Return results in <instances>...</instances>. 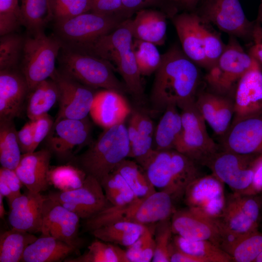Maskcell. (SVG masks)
<instances>
[{
  "label": "cell",
  "mask_w": 262,
  "mask_h": 262,
  "mask_svg": "<svg viewBox=\"0 0 262 262\" xmlns=\"http://www.w3.org/2000/svg\"><path fill=\"white\" fill-rule=\"evenodd\" d=\"M24 36L17 32L0 36V70L19 68Z\"/></svg>",
  "instance_id": "obj_44"
},
{
  "label": "cell",
  "mask_w": 262,
  "mask_h": 262,
  "mask_svg": "<svg viewBox=\"0 0 262 262\" xmlns=\"http://www.w3.org/2000/svg\"><path fill=\"white\" fill-rule=\"evenodd\" d=\"M35 120H30L17 131V137L22 154L33 152Z\"/></svg>",
  "instance_id": "obj_51"
},
{
  "label": "cell",
  "mask_w": 262,
  "mask_h": 262,
  "mask_svg": "<svg viewBox=\"0 0 262 262\" xmlns=\"http://www.w3.org/2000/svg\"><path fill=\"white\" fill-rule=\"evenodd\" d=\"M46 196L29 191L16 198L10 205L9 222L12 228L31 233L41 232L43 207Z\"/></svg>",
  "instance_id": "obj_20"
},
{
  "label": "cell",
  "mask_w": 262,
  "mask_h": 262,
  "mask_svg": "<svg viewBox=\"0 0 262 262\" xmlns=\"http://www.w3.org/2000/svg\"><path fill=\"white\" fill-rule=\"evenodd\" d=\"M66 262H129L126 250L115 244L96 239L88 250L76 258L66 259Z\"/></svg>",
  "instance_id": "obj_39"
},
{
  "label": "cell",
  "mask_w": 262,
  "mask_h": 262,
  "mask_svg": "<svg viewBox=\"0 0 262 262\" xmlns=\"http://www.w3.org/2000/svg\"><path fill=\"white\" fill-rule=\"evenodd\" d=\"M115 169L123 177L137 197H146L156 192L145 170L136 161L126 159Z\"/></svg>",
  "instance_id": "obj_37"
},
{
  "label": "cell",
  "mask_w": 262,
  "mask_h": 262,
  "mask_svg": "<svg viewBox=\"0 0 262 262\" xmlns=\"http://www.w3.org/2000/svg\"><path fill=\"white\" fill-rule=\"evenodd\" d=\"M23 25L27 31L45 30L52 21L50 0H21Z\"/></svg>",
  "instance_id": "obj_40"
},
{
  "label": "cell",
  "mask_w": 262,
  "mask_h": 262,
  "mask_svg": "<svg viewBox=\"0 0 262 262\" xmlns=\"http://www.w3.org/2000/svg\"><path fill=\"white\" fill-rule=\"evenodd\" d=\"M22 183L15 170L1 167L0 168V194L6 197L10 205L22 194Z\"/></svg>",
  "instance_id": "obj_50"
},
{
  "label": "cell",
  "mask_w": 262,
  "mask_h": 262,
  "mask_svg": "<svg viewBox=\"0 0 262 262\" xmlns=\"http://www.w3.org/2000/svg\"><path fill=\"white\" fill-rule=\"evenodd\" d=\"M81 218L46 196L43 207L42 235L54 237L77 247Z\"/></svg>",
  "instance_id": "obj_16"
},
{
  "label": "cell",
  "mask_w": 262,
  "mask_h": 262,
  "mask_svg": "<svg viewBox=\"0 0 262 262\" xmlns=\"http://www.w3.org/2000/svg\"><path fill=\"white\" fill-rule=\"evenodd\" d=\"M62 46L56 36L46 35L45 30L27 31L19 69L27 81L29 92L52 75Z\"/></svg>",
  "instance_id": "obj_5"
},
{
  "label": "cell",
  "mask_w": 262,
  "mask_h": 262,
  "mask_svg": "<svg viewBox=\"0 0 262 262\" xmlns=\"http://www.w3.org/2000/svg\"><path fill=\"white\" fill-rule=\"evenodd\" d=\"M51 155L47 148L22 154L15 171L28 191L38 193L47 189L49 184L48 172Z\"/></svg>",
  "instance_id": "obj_24"
},
{
  "label": "cell",
  "mask_w": 262,
  "mask_h": 262,
  "mask_svg": "<svg viewBox=\"0 0 262 262\" xmlns=\"http://www.w3.org/2000/svg\"><path fill=\"white\" fill-rule=\"evenodd\" d=\"M172 149L154 150L142 167L151 183L161 190H164L170 182Z\"/></svg>",
  "instance_id": "obj_38"
},
{
  "label": "cell",
  "mask_w": 262,
  "mask_h": 262,
  "mask_svg": "<svg viewBox=\"0 0 262 262\" xmlns=\"http://www.w3.org/2000/svg\"><path fill=\"white\" fill-rule=\"evenodd\" d=\"M58 90L59 110L54 121L64 118L82 119L89 114L96 92L56 68L50 77Z\"/></svg>",
  "instance_id": "obj_12"
},
{
  "label": "cell",
  "mask_w": 262,
  "mask_h": 262,
  "mask_svg": "<svg viewBox=\"0 0 262 262\" xmlns=\"http://www.w3.org/2000/svg\"><path fill=\"white\" fill-rule=\"evenodd\" d=\"M173 22L184 53L197 66L208 69L199 16L193 13H182L175 16Z\"/></svg>",
  "instance_id": "obj_25"
},
{
  "label": "cell",
  "mask_w": 262,
  "mask_h": 262,
  "mask_svg": "<svg viewBox=\"0 0 262 262\" xmlns=\"http://www.w3.org/2000/svg\"><path fill=\"white\" fill-rule=\"evenodd\" d=\"M122 7V0H94L91 11L102 15L120 16Z\"/></svg>",
  "instance_id": "obj_53"
},
{
  "label": "cell",
  "mask_w": 262,
  "mask_h": 262,
  "mask_svg": "<svg viewBox=\"0 0 262 262\" xmlns=\"http://www.w3.org/2000/svg\"><path fill=\"white\" fill-rule=\"evenodd\" d=\"M256 22L262 26V2H261V4L260 5Z\"/></svg>",
  "instance_id": "obj_61"
},
{
  "label": "cell",
  "mask_w": 262,
  "mask_h": 262,
  "mask_svg": "<svg viewBox=\"0 0 262 262\" xmlns=\"http://www.w3.org/2000/svg\"><path fill=\"white\" fill-rule=\"evenodd\" d=\"M94 0H50L52 21L68 19L90 12Z\"/></svg>",
  "instance_id": "obj_46"
},
{
  "label": "cell",
  "mask_w": 262,
  "mask_h": 262,
  "mask_svg": "<svg viewBox=\"0 0 262 262\" xmlns=\"http://www.w3.org/2000/svg\"><path fill=\"white\" fill-rule=\"evenodd\" d=\"M100 182L107 199L112 205H126L138 198L123 177L115 169L105 176Z\"/></svg>",
  "instance_id": "obj_42"
},
{
  "label": "cell",
  "mask_w": 262,
  "mask_h": 262,
  "mask_svg": "<svg viewBox=\"0 0 262 262\" xmlns=\"http://www.w3.org/2000/svg\"><path fill=\"white\" fill-rule=\"evenodd\" d=\"M196 106L205 121L216 135L221 137L230 127L234 115V100L212 91L196 94Z\"/></svg>",
  "instance_id": "obj_19"
},
{
  "label": "cell",
  "mask_w": 262,
  "mask_h": 262,
  "mask_svg": "<svg viewBox=\"0 0 262 262\" xmlns=\"http://www.w3.org/2000/svg\"><path fill=\"white\" fill-rule=\"evenodd\" d=\"M224 184L212 174L201 175L186 188L184 202L188 208L216 221L225 206Z\"/></svg>",
  "instance_id": "obj_14"
},
{
  "label": "cell",
  "mask_w": 262,
  "mask_h": 262,
  "mask_svg": "<svg viewBox=\"0 0 262 262\" xmlns=\"http://www.w3.org/2000/svg\"><path fill=\"white\" fill-rule=\"evenodd\" d=\"M261 194H262V192H261Z\"/></svg>",
  "instance_id": "obj_63"
},
{
  "label": "cell",
  "mask_w": 262,
  "mask_h": 262,
  "mask_svg": "<svg viewBox=\"0 0 262 262\" xmlns=\"http://www.w3.org/2000/svg\"><path fill=\"white\" fill-rule=\"evenodd\" d=\"M155 230V249L152 262H170L169 246L173 232L170 218L158 222Z\"/></svg>",
  "instance_id": "obj_48"
},
{
  "label": "cell",
  "mask_w": 262,
  "mask_h": 262,
  "mask_svg": "<svg viewBox=\"0 0 262 262\" xmlns=\"http://www.w3.org/2000/svg\"><path fill=\"white\" fill-rule=\"evenodd\" d=\"M178 108L181 110L182 130L175 149L198 165L205 166L207 161L219 151L220 146L209 136L206 121L195 99Z\"/></svg>",
  "instance_id": "obj_8"
},
{
  "label": "cell",
  "mask_w": 262,
  "mask_h": 262,
  "mask_svg": "<svg viewBox=\"0 0 262 262\" xmlns=\"http://www.w3.org/2000/svg\"><path fill=\"white\" fill-rule=\"evenodd\" d=\"M77 247L54 237L42 235L26 248L21 262H56L65 260Z\"/></svg>",
  "instance_id": "obj_28"
},
{
  "label": "cell",
  "mask_w": 262,
  "mask_h": 262,
  "mask_svg": "<svg viewBox=\"0 0 262 262\" xmlns=\"http://www.w3.org/2000/svg\"><path fill=\"white\" fill-rule=\"evenodd\" d=\"M22 26L19 0H0V35L17 32Z\"/></svg>",
  "instance_id": "obj_47"
},
{
  "label": "cell",
  "mask_w": 262,
  "mask_h": 262,
  "mask_svg": "<svg viewBox=\"0 0 262 262\" xmlns=\"http://www.w3.org/2000/svg\"><path fill=\"white\" fill-rule=\"evenodd\" d=\"M198 15L205 22L242 39L253 40L260 26L247 18L239 0H204Z\"/></svg>",
  "instance_id": "obj_10"
},
{
  "label": "cell",
  "mask_w": 262,
  "mask_h": 262,
  "mask_svg": "<svg viewBox=\"0 0 262 262\" xmlns=\"http://www.w3.org/2000/svg\"><path fill=\"white\" fill-rule=\"evenodd\" d=\"M233 100L232 122L262 110V66L248 71L240 78Z\"/></svg>",
  "instance_id": "obj_23"
},
{
  "label": "cell",
  "mask_w": 262,
  "mask_h": 262,
  "mask_svg": "<svg viewBox=\"0 0 262 262\" xmlns=\"http://www.w3.org/2000/svg\"><path fill=\"white\" fill-rule=\"evenodd\" d=\"M199 0H176L182 7L186 9H193L197 5Z\"/></svg>",
  "instance_id": "obj_59"
},
{
  "label": "cell",
  "mask_w": 262,
  "mask_h": 262,
  "mask_svg": "<svg viewBox=\"0 0 262 262\" xmlns=\"http://www.w3.org/2000/svg\"><path fill=\"white\" fill-rule=\"evenodd\" d=\"M54 121L51 117L46 114L35 120V127L33 150L34 151L40 143L44 140L53 126Z\"/></svg>",
  "instance_id": "obj_52"
},
{
  "label": "cell",
  "mask_w": 262,
  "mask_h": 262,
  "mask_svg": "<svg viewBox=\"0 0 262 262\" xmlns=\"http://www.w3.org/2000/svg\"><path fill=\"white\" fill-rule=\"evenodd\" d=\"M131 112L123 94L103 89L96 92L89 114L96 124L105 129L124 123Z\"/></svg>",
  "instance_id": "obj_22"
},
{
  "label": "cell",
  "mask_w": 262,
  "mask_h": 262,
  "mask_svg": "<svg viewBox=\"0 0 262 262\" xmlns=\"http://www.w3.org/2000/svg\"><path fill=\"white\" fill-rule=\"evenodd\" d=\"M262 192V154L258 155L254 161V176L252 183L246 195H257Z\"/></svg>",
  "instance_id": "obj_55"
},
{
  "label": "cell",
  "mask_w": 262,
  "mask_h": 262,
  "mask_svg": "<svg viewBox=\"0 0 262 262\" xmlns=\"http://www.w3.org/2000/svg\"><path fill=\"white\" fill-rule=\"evenodd\" d=\"M130 151L127 127L123 123L104 129L84 152L71 160L86 175L100 182L128 158Z\"/></svg>",
  "instance_id": "obj_2"
},
{
  "label": "cell",
  "mask_w": 262,
  "mask_h": 262,
  "mask_svg": "<svg viewBox=\"0 0 262 262\" xmlns=\"http://www.w3.org/2000/svg\"><path fill=\"white\" fill-rule=\"evenodd\" d=\"M92 124L88 117L82 119L64 118L54 121L46 138L47 148L63 160H71L74 149L91 141Z\"/></svg>",
  "instance_id": "obj_13"
},
{
  "label": "cell",
  "mask_w": 262,
  "mask_h": 262,
  "mask_svg": "<svg viewBox=\"0 0 262 262\" xmlns=\"http://www.w3.org/2000/svg\"><path fill=\"white\" fill-rule=\"evenodd\" d=\"M150 100L154 110L161 112L169 104L178 107L195 99L200 81L197 66L179 47L162 55L155 71Z\"/></svg>",
  "instance_id": "obj_1"
},
{
  "label": "cell",
  "mask_w": 262,
  "mask_h": 262,
  "mask_svg": "<svg viewBox=\"0 0 262 262\" xmlns=\"http://www.w3.org/2000/svg\"><path fill=\"white\" fill-rule=\"evenodd\" d=\"M221 138L223 150L246 155L262 154V110L232 121Z\"/></svg>",
  "instance_id": "obj_15"
},
{
  "label": "cell",
  "mask_w": 262,
  "mask_h": 262,
  "mask_svg": "<svg viewBox=\"0 0 262 262\" xmlns=\"http://www.w3.org/2000/svg\"><path fill=\"white\" fill-rule=\"evenodd\" d=\"M221 248L235 262H254L262 251V232L258 230L224 241Z\"/></svg>",
  "instance_id": "obj_32"
},
{
  "label": "cell",
  "mask_w": 262,
  "mask_h": 262,
  "mask_svg": "<svg viewBox=\"0 0 262 262\" xmlns=\"http://www.w3.org/2000/svg\"><path fill=\"white\" fill-rule=\"evenodd\" d=\"M124 20L118 15L88 12L68 19L53 22L54 35L63 45L86 49Z\"/></svg>",
  "instance_id": "obj_6"
},
{
  "label": "cell",
  "mask_w": 262,
  "mask_h": 262,
  "mask_svg": "<svg viewBox=\"0 0 262 262\" xmlns=\"http://www.w3.org/2000/svg\"><path fill=\"white\" fill-rule=\"evenodd\" d=\"M133 39L130 19L128 18L83 50L107 61L113 66L122 54L132 48Z\"/></svg>",
  "instance_id": "obj_26"
},
{
  "label": "cell",
  "mask_w": 262,
  "mask_h": 262,
  "mask_svg": "<svg viewBox=\"0 0 262 262\" xmlns=\"http://www.w3.org/2000/svg\"><path fill=\"white\" fill-rule=\"evenodd\" d=\"M86 174L81 168L70 164L56 166L49 168L48 180L61 191H67L81 187Z\"/></svg>",
  "instance_id": "obj_43"
},
{
  "label": "cell",
  "mask_w": 262,
  "mask_h": 262,
  "mask_svg": "<svg viewBox=\"0 0 262 262\" xmlns=\"http://www.w3.org/2000/svg\"><path fill=\"white\" fill-rule=\"evenodd\" d=\"M262 207V198L257 195L235 192L227 195L223 212L216 220L222 242L258 230Z\"/></svg>",
  "instance_id": "obj_9"
},
{
  "label": "cell",
  "mask_w": 262,
  "mask_h": 262,
  "mask_svg": "<svg viewBox=\"0 0 262 262\" xmlns=\"http://www.w3.org/2000/svg\"><path fill=\"white\" fill-rule=\"evenodd\" d=\"M48 196L59 202L71 203L81 207L90 218L111 205L100 182L89 175L81 187L70 191L51 192Z\"/></svg>",
  "instance_id": "obj_21"
},
{
  "label": "cell",
  "mask_w": 262,
  "mask_h": 262,
  "mask_svg": "<svg viewBox=\"0 0 262 262\" xmlns=\"http://www.w3.org/2000/svg\"><path fill=\"white\" fill-rule=\"evenodd\" d=\"M173 234L194 240H208L221 247L223 236L216 220L188 208L174 212Z\"/></svg>",
  "instance_id": "obj_17"
},
{
  "label": "cell",
  "mask_w": 262,
  "mask_h": 262,
  "mask_svg": "<svg viewBox=\"0 0 262 262\" xmlns=\"http://www.w3.org/2000/svg\"><path fill=\"white\" fill-rule=\"evenodd\" d=\"M257 32L253 40L254 44L249 54L262 66V28Z\"/></svg>",
  "instance_id": "obj_58"
},
{
  "label": "cell",
  "mask_w": 262,
  "mask_h": 262,
  "mask_svg": "<svg viewBox=\"0 0 262 262\" xmlns=\"http://www.w3.org/2000/svg\"><path fill=\"white\" fill-rule=\"evenodd\" d=\"M170 262H201L196 257L178 248L171 241L169 246Z\"/></svg>",
  "instance_id": "obj_57"
},
{
  "label": "cell",
  "mask_w": 262,
  "mask_h": 262,
  "mask_svg": "<svg viewBox=\"0 0 262 262\" xmlns=\"http://www.w3.org/2000/svg\"><path fill=\"white\" fill-rule=\"evenodd\" d=\"M254 262H262V251L256 258Z\"/></svg>",
  "instance_id": "obj_62"
},
{
  "label": "cell",
  "mask_w": 262,
  "mask_h": 262,
  "mask_svg": "<svg viewBox=\"0 0 262 262\" xmlns=\"http://www.w3.org/2000/svg\"><path fill=\"white\" fill-rule=\"evenodd\" d=\"M215 64L205 79L211 91L230 97L240 78L248 71L262 65L246 53L235 37L231 36Z\"/></svg>",
  "instance_id": "obj_7"
},
{
  "label": "cell",
  "mask_w": 262,
  "mask_h": 262,
  "mask_svg": "<svg viewBox=\"0 0 262 262\" xmlns=\"http://www.w3.org/2000/svg\"><path fill=\"white\" fill-rule=\"evenodd\" d=\"M173 199L161 190L122 206L110 205L85 220L84 229L91 231L118 221H129L143 225L170 218L174 213Z\"/></svg>",
  "instance_id": "obj_3"
},
{
  "label": "cell",
  "mask_w": 262,
  "mask_h": 262,
  "mask_svg": "<svg viewBox=\"0 0 262 262\" xmlns=\"http://www.w3.org/2000/svg\"><path fill=\"white\" fill-rule=\"evenodd\" d=\"M29 92L28 83L19 68L0 70V119L20 116Z\"/></svg>",
  "instance_id": "obj_18"
},
{
  "label": "cell",
  "mask_w": 262,
  "mask_h": 262,
  "mask_svg": "<svg viewBox=\"0 0 262 262\" xmlns=\"http://www.w3.org/2000/svg\"><path fill=\"white\" fill-rule=\"evenodd\" d=\"M178 108L176 105L171 104L164 111L154 131V150L175 149L182 130L181 116Z\"/></svg>",
  "instance_id": "obj_30"
},
{
  "label": "cell",
  "mask_w": 262,
  "mask_h": 262,
  "mask_svg": "<svg viewBox=\"0 0 262 262\" xmlns=\"http://www.w3.org/2000/svg\"><path fill=\"white\" fill-rule=\"evenodd\" d=\"M37 238L33 233L14 228L1 232L0 262L21 261L27 247Z\"/></svg>",
  "instance_id": "obj_35"
},
{
  "label": "cell",
  "mask_w": 262,
  "mask_h": 262,
  "mask_svg": "<svg viewBox=\"0 0 262 262\" xmlns=\"http://www.w3.org/2000/svg\"><path fill=\"white\" fill-rule=\"evenodd\" d=\"M124 81L127 91L139 98L144 94L141 74L135 60L132 48L122 54L113 64Z\"/></svg>",
  "instance_id": "obj_41"
},
{
  "label": "cell",
  "mask_w": 262,
  "mask_h": 262,
  "mask_svg": "<svg viewBox=\"0 0 262 262\" xmlns=\"http://www.w3.org/2000/svg\"><path fill=\"white\" fill-rule=\"evenodd\" d=\"M198 164L176 149L172 150L171 173L168 185L164 190L174 199L183 196L187 186L202 175Z\"/></svg>",
  "instance_id": "obj_29"
},
{
  "label": "cell",
  "mask_w": 262,
  "mask_h": 262,
  "mask_svg": "<svg viewBox=\"0 0 262 262\" xmlns=\"http://www.w3.org/2000/svg\"><path fill=\"white\" fill-rule=\"evenodd\" d=\"M58 100V90L50 78L38 84L28 94L26 113L30 120H36L48 114Z\"/></svg>",
  "instance_id": "obj_31"
},
{
  "label": "cell",
  "mask_w": 262,
  "mask_h": 262,
  "mask_svg": "<svg viewBox=\"0 0 262 262\" xmlns=\"http://www.w3.org/2000/svg\"><path fill=\"white\" fill-rule=\"evenodd\" d=\"M134 39L149 42L156 46L163 45L165 41L167 21L162 12L151 9L136 12L135 17L130 19Z\"/></svg>",
  "instance_id": "obj_27"
},
{
  "label": "cell",
  "mask_w": 262,
  "mask_h": 262,
  "mask_svg": "<svg viewBox=\"0 0 262 262\" xmlns=\"http://www.w3.org/2000/svg\"><path fill=\"white\" fill-rule=\"evenodd\" d=\"M3 196L0 194V217L1 218H3L6 214L3 201Z\"/></svg>",
  "instance_id": "obj_60"
},
{
  "label": "cell",
  "mask_w": 262,
  "mask_h": 262,
  "mask_svg": "<svg viewBox=\"0 0 262 262\" xmlns=\"http://www.w3.org/2000/svg\"><path fill=\"white\" fill-rule=\"evenodd\" d=\"M22 155L14 120L0 119V163L15 170Z\"/></svg>",
  "instance_id": "obj_36"
},
{
  "label": "cell",
  "mask_w": 262,
  "mask_h": 262,
  "mask_svg": "<svg viewBox=\"0 0 262 262\" xmlns=\"http://www.w3.org/2000/svg\"><path fill=\"white\" fill-rule=\"evenodd\" d=\"M144 241L141 262L152 261L155 249V243L153 233L149 228L146 225L143 231Z\"/></svg>",
  "instance_id": "obj_56"
},
{
  "label": "cell",
  "mask_w": 262,
  "mask_h": 262,
  "mask_svg": "<svg viewBox=\"0 0 262 262\" xmlns=\"http://www.w3.org/2000/svg\"><path fill=\"white\" fill-rule=\"evenodd\" d=\"M257 155L222 149L213 155L205 166L233 192L245 195L253 180L254 161Z\"/></svg>",
  "instance_id": "obj_11"
},
{
  "label": "cell",
  "mask_w": 262,
  "mask_h": 262,
  "mask_svg": "<svg viewBox=\"0 0 262 262\" xmlns=\"http://www.w3.org/2000/svg\"><path fill=\"white\" fill-rule=\"evenodd\" d=\"M173 244L180 249L201 262H230L231 257L221 247L208 240H194L175 235Z\"/></svg>",
  "instance_id": "obj_34"
},
{
  "label": "cell",
  "mask_w": 262,
  "mask_h": 262,
  "mask_svg": "<svg viewBox=\"0 0 262 262\" xmlns=\"http://www.w3.org/2000/svg\"><path fill=\"white\" fill-rule=\"evenodd\" d=\"M201 30L204 52L208 70L219 58L226 45L223 44L220 36L206 26L205 22L202 19Z\"/></svg>",
  "instance_id": "obj_49"
},
{
  "label": "cell",
  "mask_w": 262,
  "mask_h": 262,
  "mask_svg": "<svg viewBox=\"0 0 262 262\" xmlns=\"http://www.w3.org/2000/svg\"><path fill=\"white\" fill-rule=\"evenodd\" d=\"M156 46L149 42L133 39L132 50L141 75L149 76L159 67L162 55Z\"/></svg>",
  "instance_id": "obj_45"
},
{
  "label": "cell",
  "mask_w": 262,
  "mask_h": 262,
  "mask_svg": "<svg viewBox=\"0 0 262 262\" xmlns=\"http://www.w3.org/2000/svg\"><path fill=\"white\" fill-rule=\"evenodd\" d=\"M59 69L93 88L113 90L123 94L125 84L117 78L107 61L85 50L62 45L57 58Z\"/></svg>",
  "instance_id": "obj_4"
},
{
  "label": "cell",
  "mask_w": 262,
  "mask_h": 262,
  "mask_svg": "<svg viewBox=\"0 0 262 262\" xmlns=\"http://www.w3.org/2000/svg\"><path fill=\"white\" fill-rule=\"evenodd\" d=\"M145 226L129 221H118L90 232L96 238L104 242L128 247L140 236Z\"/></svg>",
  "instance_id": "obj_33"
},
{
  "label": "cell",
  "mask_w": 262,
  "mask_h": 262,
  "mask_svg": "<svg viewBox=\"0 0 262 262\" xmlns=\"http://www.w3.org/2000/svg\"><path fill=\"white\" fill-rule=\"evenodd\" d=\"M162 0H122V7L120 15L121 17L123 16L124 19H126V17L128 19V17L134 12L157 5Z\"/></svg>",
  "instance_id": "obj_54"
}]
</instances>
